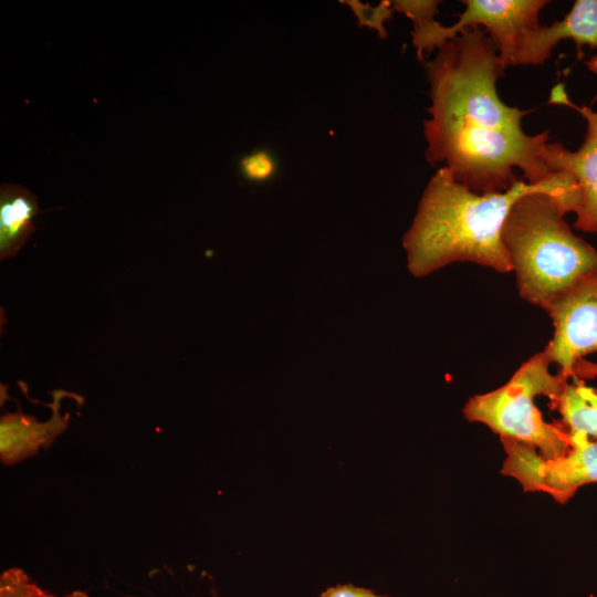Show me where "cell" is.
Returning <instances> with one entry per match:
<instances>
[{
  "mask_svg": "<svg viewBox=\"0 0 597 597\" xmlns=\"http://www.w3.org/2000/svg\"><path fill=\"white\" fill-rule=\"evenodd\" d=\"M346 3L358 17L360 24L376 29L381 38L387 35L383 23L391 17L394 9L390 1H383L377 7L365 6L357 1H347Z\"/></svg>",
  "mask_w": 597,
  "mask_h": 597,
  "instance_id": "5bb4252c",
  "label": "cell"
},
{
  "mask_svg": "<svg viewBox=\"0 0 597 597\" xmlns=\"http://www.w3.org/2000/svg\"><path fill=\"white\" fill-rule=\"evenodd\" d=\"M536 191L554 195L572 212L576 186L566 171L545 182L517 179L506 191L480 195L458 182L448 167L439 168L402 239L408 270L421 277L453 262H471L512 272L502 241L503 224L514 202Z\"/></svg>",
  "mask_w": 597,
  "mask_h": 597,
  "instance_id": "7a4b0ae2",
  "label": "cell"
},
{
  "mask_svg": "<svg viewBox=\"0 0 597 597\" xmlns=\"http://www.w3.org/2000/svg\"><path fill=\"white\" fill-rule=\"evenodd\" d=\"M544 352L537 353L513 374L500 388L471 397L463 408L471 422L488 426L501 439L517 441L534 448L544 458H556L570 449L568 433L544 421L535 406L536 396L554 401L567 378L549 370Z\"/></svg>",
  "mask_w": 597,
  "mask_h": 597,
  "instance_id": "277c9868",
  "label": "cell"
},
{
  "mask_svg": "<svg viewBox=\"0 0 597 597\" xmlns=\"http://www.w3.org/2000/svg\"><path fill=\"white\" fill-rule=\"evenodd\" d=\"M39 213L36 197L27 188L3 184L0 187V260L14 256L34 232Z\"/></svg>",
  "mask_w": 597,
  "mask_h": 597,
  "instance_id": "8fae6325",
  "label": "cell"
},
{
  "mask_svg": "<svg viewBox=\"0 0 597 597\" xmlns=\"http://www.w3.org/2000/svg\"><path fill=\"white\" fill-rule=\"evenodd\" d=\"M241 169L251 180H264L274 170L272 157L265 151H255L241 160Z\"/></svg>",
  "mask_w": 597,
  "mask_h": 597,
  "instance_id": "9a60e30c",
  "label": "cell"
},
{
  "mask_svg": "<svg viewBox=\"0 0 597 597\" xmlns=\"http://www.w3.org/2000/svg\"><path fill=\"white\" fill-rule=\"evenodd\" d=\"M0 597H55L30 580L20 568H10L0 577Z\"/></svg>",
  "mask_w": 597,
  "mask_h": 597,
  "instance_id": "4fadbf2b",
  "label": "cell"
},
{
  "mask_svg": "<svg viewBox=\"0 0 597 597\" xmlns=\"http://www.w3.org/2000/svg\"><path fill=\"white\" fill-rule=\"evenodd\" d=\"M548 103L569 106L586 121L585 138L577 150L570 151L558 143H547L543 158L554 172L566 171L574 179L575 227L585 232L597 233V111L574 104L568 98L564 84L552 88Z\"/></svg>",
  "mask_w": 597,
  "mask_h": 597,
  "instance_id": "ba28073f",
  "label": "cell"
},
{
  "mask_svg": "<svg viewBox=\"0 0 597 597\" xmlns=\"http://www.w3.org/2000/svg\"><path fill=\"white\" fill-rule=\"evenodd\" d=\"M546 312L554 332L543 352L568 379L576 363L597 352V268L579 276Z\"/></svg>",
  "mask_w": 597,
  "mask_h": 597,
  "instance_id": "52a82bcc",
  "label": "cell"
},
{
  "mask_svg": "<svg viewBox=\"0 0 597 597\" xmlns=\"http://www.w3.org/2000/svg\"><path fill=\"white\" fill-rule=\"evenodd\" d=\"M54 401L50 405L53 413L46 422H39L31 416L18 411L7 412L1 417V455L17 457L33 453L42 443H48L61 433L67 426L69 415L61 416L60 401L67 394L63 390L54 391Z\"/></svg>",
  "mask_w": 597,
  "mask_h": 597,
  "instance_id": "30bf717a",
  "label": "cell"
},
{
  "mask_svg": "<svg viewBox=\"0 0 597 597\" xmlns=\"http://www.w3.org/2000/svg\"><path fill=\"white\" fill-rule=\"evenodd\" d=\"M572 40L580 54L582 45L597 49V0H577L561 21L536 25L519 38L512 66L542 65L561 41Z\"/></svg>",
  "mask_w": 597,
  "mask_h": 597,
  "instance_id": "9c48e42d",
  "label": "cell"
},
{
  "mask_svg": "<svg viewBox=\"0 0 597 597\" xmlns=\"http://www.w3.org/2000/svg\"><path fill=\"white\" fill-rule=\"evenodd\" d=\"M586 65L591 72L597 73V55H594L586 61Z\"/></svg>",
  "mask_w": 597,
  "mask_h": 597,
  "instance_id": "e0dca14e",
  "label": "cell"
},
{
  "mask_svg": "<svg viewBox=\"0 0 597 597\" xmlns=\"http://www.w3.org/2000/svg\"><path fill=\"white\" fill-rule=\"evenodd\" d=\"M423 65L430 83L431 117L423 121L430 165L444 163L458 182L480 195L509 190L517 180L515 167L531 185L558 176L543 158L549 130L525 134L521 122L528 111L500 98L496 83L505 66L482 28L462 31Z\"/></svg>",
  "mask_w": 597,
  "mask_h": 597,
  "instance_id": "6da1fadb",
  "label": "cell"
},
{
  "mask_svg": "<svg viewBox=\"0 0 597 597\" xmlns=\"http://www.w3.org/2000/svg\"><path fill=\"white\" fill-rule=\"evenodd\" d=\"M67 597H87V596L82 591H74L73 594H71Z\"/></svg>",
  "mask_w": 597,
  "mask_h": 597,
  "instance_id": "ac0fdd59",
  "label": "cell"
},
{
  "mask_svg": "<svg viewBox=\"0 0 597 597\" xmlns=\"http://www.w3.org/2000/svg\"><path fill=\"white\" fill-rule=\"evenodd\" d=\"M570 449L561 457L544 458L524 443L501 439L506 452L502 473L520 482L524 491L549 494L567 502L585 484L597 482V441L569 434Z\"/></svg>",
  "mask_w": 597,
  "mask_h": 597,
  "instance_id": "8992f818",
  "label": "cell"
},
{
  "mask_svg": "<svg viewBox=\"0 0 597 597\" xmlns=\"http://www.w3.org/2000/svg\"><path fill=\"white\" fill-rule=\"evenodd\" d=\"M566 213L554 195L531 192L514 202L502 229L520 295L545 311L579 276L597 268V250L573 233Z\"/></svg>",
  "mask_w": 597,
  "mask_h": 597,
  "instance_id": "3957f363",
  "label": "cell"
},
{
  "mask_svg": "<svg viewBox=\"0 0 597 597\" xmlns=\"http://www.w3.org/2000/svg\"><path fill=\"white\" fill-rule=\"evenodd\" d=\"M320 597H387L375 594L373 590L355 587L352 584L336 585L326 589Z\"/></svg>",
  "mask_w": 597,
  "mask_h": 597,
  "instance_id": "2e32d148",
  "label": "cell"
},
{
  "mask_svg": "<svg viewBox=\"0 0 597 597\" xmlns=\"http://www.w3.org/2000/svg\"><path fill=\"white\" fill-rule=\"evenodd\" d=\"M569 434L597 438V390L574 379L566 383L561 395L554 400Z\"/></svg>",
  "mask_w": 597,
  "mask_h": 597,
  "instance_id": "7c38bea8",
  "label": "cell"
},
{
  "mask_svg": "<svg viewBox=\"0 0 597 597\" xmlns=\"http://www.w3.org/2000/svg\"><path fill=\"white\" fill-rule=\"evenodd\" d=\"M464 11L458 21L446 27L434 20V14L422 13L412 19V42L417 56L438 49L468 29L482 28L495 45L505 66H512L516 43L522 33L538 25L541 10L546 0H462Z\"/></svg>",
  "mask_w": 597,
  "mask_h": 597,
  "instance_id": "5b68a950",
  "label": "cell"
}]
</instances>
